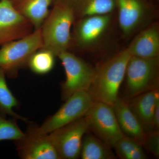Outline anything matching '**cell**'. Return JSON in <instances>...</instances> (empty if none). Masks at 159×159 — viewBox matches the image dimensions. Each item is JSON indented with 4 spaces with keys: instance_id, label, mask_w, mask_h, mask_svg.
Masks as SVG:
<instances>
[{
    "instance_id": "obj_1",
    "label": "cell",
    "mask_w": 159,
    "mask_h": 159,
    "mask_svg": "<svg viewBox=\"0 0 159 159\" xmlns=\"http://www.w3.org/2000/svg\"><path fill=\"white\" fill-rule=\"evenodd\" d=\"M131 56L126 48L96 68L93 80L89 92L94 102L112 105L125 78L126 66Z\"/></svg>"
},
{
    "instance_id": "obj_2",
    "label": "cell",
    "mask_w": 159,
    "mask_h": 159,
    "mask_svg": "<svg viewBox=\"0 0 159 159\" xmlns=\"http://www.w3.org/2000/svg\"><path fill=\"white\" fill-rule=\"evenodd\" d=\"M76 20L70 7L61 0H56L40 28L43 48L53 52L56 57L68 51L71 44V29Z\"/></svg>"
},
{
    "instance_id": "obj_3",
    "label": "cell",
    "mask_w": 159,
    "mask_h": 159,
    "mask_svg": "<svg viewBox=\"0 0 159 159\" xmlns=\"http://www.w3.org/2000/svg\"><path fill=\"white\" fill-rule=\"evenodd\" d=\"M40 28L29 35L7 43L0 48V68L10 78H15L19 71L28 67L30 57L43 48Z\"/></svg>"
},
{
    "instance_id": "obj_4",
    "label": "cell",
    "mask_w": 159,
    "mask_h": 159,
    "mask_svg": "<svg viewBox=\"0 0 159 159\" xmlns=\"http://www.w3.org/2000/svg\"><path fill=\"white\" fill-rule=\"evenodd\" d=\"M158 58L131 56L125 78V96L130 99L139 94L159 89Z\"/></svg>"
},
{
    "instance_id": "obj_5",
    "label": "cell",
    "mask_w": 159,
    "mask_h": 159,
    "mask_svg": "<svg viewBox=\"0 0 159 159\" xmlns=\"http://www.w3.org/2000/svg\"><path fill=\"white\" fill-rule=\"evenodd\" d=\"M57 57L66 74L65 80L61 85L62 99L66 100L76 92L89 91L96 68L68 51L62 52Z\"/></svg>"
},
{
    "instance_id": "obj_6",
    "label": "cell",
    "mask_w": 159,
    "mask_h": 159,
    "mask_svg": "<svg viewBox=\"0 0 159 159\" xmlns=\"http://www.w3.org/2000/svg\"><path fill=\"white\" fill-rule=\"evenodd\" d=\"M58 110L40 126L33 125L38 133L47 134L84 116L94 101L89 91L76 92L65 100Z\"/></svg>"
},
{
    "instance_id": "obj_7",
    "label": "cell",
    "mask_w": 159,
    "mask_h": 159,
    "mask_svg": "<svg viewBox=\"0 0 159 159\" xmlns=\"http://www.w3.org/2000/svg\"><path fill=\"white\" fill-rule=\"evenodd\" d=\"M84 117L89 130L111 148L124 135L112 105L99 101L94 102Z\"/></svg>"
},
{
    "instance_id": "obj_8",
    "label": "cell",
    "mask_w": 159,
    "mask_h": 159,
    "mask_svg": "<svg viewBox=\"0 0 159 159\" xmlns=\"http://www.w3.org/2000/svg\"><path fill=\"white\" fill-rule=\"evenodd\" d=\"M89 130L84 116L49 134L60 159H76L80 157L83 139Z\"/></svg>"
},
{
    "instance_id": "obj_9",
    "label": "cell",
    "mask_w": 159,
    "mask_h": 159,
    "mask_svg": "<svg viewBox=\"0 0 159 159\" xmlns=\"http://www.w3.org/2000/svg\"><path fill=\"white\" fill-rule=\"evenodd\" d=\"M111 19V14H108L90 16L76 20L71 34V44L74 43L81 49L94 46L105 34Z\"/></svg>"
},
{
    "instance_id": "obj_10",
    "label": "cell",
    "mask_w": 159,
    "mask_h": 159,
    "mask_svg": "<svg viewBox=\"0 0 159 159\" xmlns=\"http://www.w3.org/2000/svg\"><path fill=\"white\" fill-rule=\"evenodd\" d=\"M34 30L29 20L15 9L11 0H0V47L22 38Z\"/></svg>"
},
{
    "instance_id": "obj_11",
    "label": "cell",
    "mask_w": 159,
    "mask_h": 159,
    "mask_svg": "<svg viewBox=\"0 0 159 159\" xmlns=\"http://www.w3.org/2000/svg\"><path fill=\"white\" fill-rule=\"evenodd\" d=\"M19 156L22 159H60L48 134L38 133L29 125L25 135L14 141Z\"/></svg>"
},
{
    "instance_id": "obj_12",
    "label": "cell",
    "mask_w": 159,
    "mask_h": 159,
    "mask_svg": "<svg viewBox=\"0 0 159 159\" xmlns=\"http://www.w3.org/2000/svg\"><path fill=\"white\" fill-rule=\"evenodd\" d=\"M159 89L148 91L133 97L127 102L131 110L145 133L154 131L153 116Z\"/></svg>"
},
{
    "instance_id": "obj_13",
    "label": "cell",
    "mask_w": 159,
    "mask_h": 159,
    "mask_svg": "<svg viewBox=\"0 0 159 159\" xmlns=\"http://www.w3.org/2000/svg\"><path fill=\"white\" fill-rule=\"evenodd\" d=\"M119 27L122 33L129 35L141 25L145 9L140 0H116Z\"/></svg>"
},
{
    "instance_id": "obj_14",
    "label": "cell",
    "mask_w": 159,
    "mask_h": 159,
    "mask_svg": "<svg viewBox=\"0 0 159 159\" xmlns=\"http://www.w3.org/2000/svg\"><path fill=\"white\" fill-rule=\"evenodd\" d=\"M112 106L123 134L142 145L146 133L131 110L127 102L119 97Z\"/></svg>"
},
{
    "instance_id": "obj_15",
    "label": "cell",
    "mask_w": 159,
    "mask_h": 159,
    "mask_svg": "<svg viewBox=\"0 0 159 159\" xmlns=\"http://www.w3.org/2000/svg\"><path fill=\"white\" fill-rule=\"evenodd\" d=\"M131 56L158 58L159 31L158 26H150L141 31L127 48Z\"/></svg>"
},
{
    "instance_id": "obj_16",
    "label": "cell",
    "mask_w": 159,
    "mask_h": 159,
    "mask_svg": "<svg viewBox=\"0 0 159 159\" xmlns=\"http://www.w3.org/2000/svg\"><path fill=\"white\" fill-rule=\"evenodd\" d=\"M15 9L29 20L34 29L41 27L53 0H11Z\"/></svg>"
},
{
    "instance_id": "obj_17",
    "label": "cell",
    "mask_w": 159,
    "mask_h": 159,
    "mask_svg": "<svg viewBox=\"0 0 159 159\" xmlns=\"http://www.w3.org/2000/svg\"><path fill=\"white\" fill-rule=\"evenodd\" d=\"M61 1L73 10L76 20L90 16L111 14L116 8V0Z\"/></svg>"
},
{
    "instance_id": "obj_18",
    "label": "cell",
    "mask_w": 159,
    "mask_h": 159,
    "mask_svg": "<svg viewBox=\"0 0 159 159\" xmlns=\"http://www.w3.org/2000/svg\"><path fill=\"white\" fill-rule=\"evenodd\" d=\"M111 148L96 136L88 134L83 139L80 157L82 159H116Z\"/></svg>"
},
{
    "instance_id": "obj_19",
    "label": "cell",
    "mask_w": 159,
    "mask_h": 159,
    "mask_svg": "<svg viewBox=\"0 0 159 159\" xmlns=\"http://www.w3.org/2000/svg\"><path fill=\"white\" fill-rule=\"evenodd\" d=\"M5 72L0 68V113L15 119L28 122V119L15 112L13 108L18 107V101L9 89L6 82Z\"/></svg>"
},
{
    "instance_id": "obj_20",
    "label": "cell",
    "mask_w": 159,
    "mask_h": 159,
    "mask_svg": "<svg viewBox=\"0 0 159 159\" xmlns=\"http://www.w3.org/2000/svg\"><path fill=\"white\" fill-rule=\"evenodd\" d=\"M117 156L121 159H145L146 154L142 145L135 140L124 135L114 145Z\"/></svg>"
},
{
    "instance_id": "obj_21",
    "label": "cell",
    "mask_w": 159,
    "mask_h": 159,
    "mask_svg": "<svg viewBox=\"0 0 159 159\" xmlns=\"http://www.w3.org/2000/svg\"><path fill=\"white\" fill-rule=\"evenodd\" d=\"M56 57L51 51L42 48L32 54L28 67L35 74L39 75L48 74L54 68Z\"/></svg>"
},
{
    "instance_id": "obj_22",
    "label": "cell",
    "mask_w": 159,
    "mask_h": 159,
    "mask_svg": "<svg viewBox=\"0 0 159 159\" xmlns=\"http://www.w3.org/2000/svg\"><path fill=\"white\" fill-rule=\"evenodd\" d=\"M0 113V142L6 140L17 141L25 135L16 122V119H7Z\"/></svg>"
},
{
    "instance_id": "obj_23",
    "label": "cell",
    "mask_w": 159,
    "mask_h": 159,
    "mask_svg": "<svg viewBox=\"0 0 159 159\" xmlns=\"http://www.w3.org/2000/svg\"><path fill=\"white\" fill-rule=\"evenodd\" d=\"M142 147H145L155 157H159V131H152L146 133L142 144Z\"/></svg>"
},
{
    "instance_id": "obj_24",
    "label": "cell",
    "mask_w": 159,
    "mask_h": 159,
    "mask_svg": "<svg viewBox=\"0 0 159 159\" xmlns=\"http://www.w3.org/2000/svg\"><path fill=\"white\" fill-rule=\"evenodd\" d=\"M154 131H159V97L157 98L153 116Z\"/></svg>"
}]
</instances>
